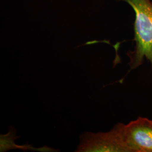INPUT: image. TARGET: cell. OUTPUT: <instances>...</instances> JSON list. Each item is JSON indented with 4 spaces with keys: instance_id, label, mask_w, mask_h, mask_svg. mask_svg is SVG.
I'll use <instances>...</instances> for the list:
<instances>
[{
    "instance_id": "cell-1",
    "label": "cell",
    "mask_w": 152,
    "mask_h": 152,
    "mask_svg": "<svg viewBox=\"0 0 152 152\" xmlns=\"http://www.w3.org/2000/svg\"><path fill=\"white\" fill-rule=\"evenodd\" d=\"M127 2L135 12L134 51L127 53L131 69L141 65L145 58L152 65V2L150 0H122Z\"/></svg>"
},
{
    "instance_id": "cell-3",
    "label": "cell",
    "mask_w": 152,
    "mask_h": 152,
    "mask_svg": "<svg viewBox=\"0 0 152 152\" xmlns=\"http://www.w3.org/2000/svg\"><path fill=\"white\" fill-rule=\"evenodd\" d=\"M76 152H126L115 128L107 132H86L80 137Z\"/></svg>"
},
{
    "instance_id": "cell-4",
    "label": "cell",
    "mask_w": 152,
    "mask_h": 152,
    "mask_svg": "<svg viewBox=\"0 0 152 152\" xmlns=\"http://www.w3.org/2000/svg\"><path fill=\"white\" fill-rule=\"evenodd\" d=\"M14 140H12V143L11 141L9 140V139L5 135H1V152L7 151L10 149L19 148L24 151H37L40 152H56V151L53 149L49 147H44L41 148H35L32 146H29V145L26 146L19 147L17 145L14 144Z\"/></svg>"
},
{
    "instance_id": "cell-2",
    "label": "cell",
    "mask_w": 152,
    "mask_h": 152,
    "mask_svg": "<svg viewBox=\"0 0 152 152\" xmlns=\"http://www.w3.org/2000/svg\"><path fill=\"white\" fill-rule=\"evenodd\" d=\"M126 152H152V120L139 117L114 126Z\"/></svg>"
}]
</instances>
